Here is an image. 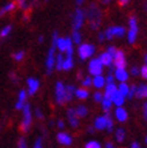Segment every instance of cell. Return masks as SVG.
<instances>
[{
    "label": "cell",
    "mask_w": 147,
    "mask_h": 148,
    "mask_svg": "<svg viewBox=\"0 0 147 148\" xmlns=\"http://www.w3.org/2000/svg\"><path fill=\"white\" fill-rule=\"evenodd\" d=\"M89 71L94 76H100V73L102 71V66H101V63L99 62V59H93V60L91 62Z\"/></svg>",
    "instance_id": "obj_8"
},
{
    "label": "cell",
    "mask_w": 147,
    "mask_h": 148,
    "mask_svg": "<svg viewBox=\"0 0 147 148\" xmlns=\"http://www.w3.org/2000/svg\"><path fill=\"white\" fill-rule=\"evenodd\" d=\"M83 22V12L81 10H76L75 17H74V32H77V29L81 28Z\"/></svg>",
    "instance_id": "obj_10"
},
{
    "label": "cell",
    "mask_w": 147,
    "mask_h": 148,
    "mask_svg": "<svg viewBox=\"0 0 147 148\" xmlns=\"http://www.w3.org/2000/svg\"><path fill=\"white\" fill-rule=\"evenodd\" d=\"M131 148H140V146H139V143H136V142H133V145H131Z\"/></svg>",
    "instance_id": "obj_51"
},
{
    "label": "cell",
    "mask_w": 147,
    "mask_h": 148,
    "mask_svg": "<svg viewBox=\"0 0 147 148\" xmlns=\"http://www.w3.org/2000/svg\"><path fill=\"white\" fill-rule=\"evenodd\" d=\"M83 86L84 87H88V86H91V83H92V79H91V77H87V78H84V81H83Z\"/></svg>",
    "instance_id": "obj_43"
},
{
    "label": "cell",
    "mask_w": 147,
    "mask_h": 148,
    "mask_svg": "<svg viewBox=\"0 0 147 148\" xmlns=\"http://www.w3.org/2000/svg\"><path fill=\"white\" fill-rule=\"evenodd\" d=\"M11 29H12V27H11V25H6V27H4V28L1 29V32H0V36H3V38L7 36V35L10 34Z\"/></svg>",
    "instance_id": "obj_35"
},
{
    "label": "cell",
    "mask_w": 147,
    "mask_h": 148,
    "mask_svg": "<svg viewBox=\"0 0 147 148\" xmlns=\"http://www.w3.org/2000/svg\"><path fill=\"white\" fill-rule=\"evenodd\" d=\"M129 24H130V30H129V34H128V40H129L130 43H133L136 39V33H137V25H136L135 17H130Z\"/></svg>",
    "instance_id": "obj_7"
},
{
    "label": "cell",
    "mask_w": 147,
    "mask_h": 148,
    "mask_svg": "<svg viewBox=\"0 0 147 148\" xmlns=\"http://www.w3.org/2000/svg\"><path fill=\"white\" fill-rule=\"evenodd\" d=\"M135 97H136L137 99L147 98V86H146V84H141V86L139 87V88H136Z\"/></svg>",
    "instance_id": "obj_14"
},
{
    "label": "cell",
    "mask_w": 147,
    "mask_h": 148,
    "mask_svg": "<svg viewBox=\"0 0 147 148\" xmlns=\"http://www.w3.org/2000/svg\"><path fill=\"white\" fill-rule=\"evenodd\" d=\"M68 118H69V122L71 124V127L76 128L78 125V117L76 116V112H75V110L74 108H70L68 111Z\"/></svg>",
    "instance_id": "obj_13"
},
{
    "label": "cell",
    "mask_w": 147,
    "mask_h": 148,
    "mask_svg": "<svg viewBox=\"0 0 147 148\" xmlns=\"http://www.w3.org/2000/svg\"><path fill=\"white\" fill-rule=\"evenodd\" d=\"M112 81H113V76H112V75H109V76L106 77V82H107V84L112 83Z\"/></svg>",
    "instance_id": "obj_48"
},
{
    "label": "cell",
    "mask_w": 147,
    "mask_h": 148,
    "mask_svg": "<svg viewBox=\"0 0 147 148\" xmlns=\"http://www.w3.org/2000/svg\"><path fill=\"white\" fill-rule=\"evenodd\" d=\"M75 94L78 99H86L88 97V90L83 89V88H80V89L75 90Z\"/></svg>",
    "instance_id": "obj_27"
},
{
    "label": "cell",
    "mask_w": 147,
    "mask_h": 148,
    "mask_svg": "<svg viewBox=\"0 0 147 148\" xmlns=\"http://www.w3.org/2000/svg\"><path fill=\"white\" fill-rule=\"evenodd\" d=\"M18 148H27V143H25V140L23 137H21L18 140Z\"/></svg>",
    "instance_id": "obj_40"
},
{
    "label": "cell",
    "mask_w": 147,
    "mask_h": 148,
    "mask_svg": "<svg viewBox=\"0 0 147 148\" xmlns=\"http://www.w3.org/2000/svg\"><path fill=\"white\" fill-rule=\"evenodd\" d=\"M146 142H147V137H146Z\"/></svg>",
    "instance_id": "obj_59"
},
{
    "label": "cell",
    "mask_w": 147,
    "mask_h": 148,
    "mask_svg": "<svg viewBox=\"0 0 147 148\" xmlns=\"http://www.w3.org/2000/svg\"><path fill=\"white\" fill-rule=\"evenodd\" d=\"M56 100L59 105L65 103V86L62 82H57L56 84Z\"/></svg>",
    "instance_id": "obj_5"
},
{
    "label": "cell",
    "mask_w": 147,
    "mask_h": 148,
    "mask_svg": "<svg viewBox=\"0 0 147 148\" xmlns=\"http://www.w3.org/2000/svg\"><path fill=\"white\" fill-rule=\"evenodd\" d=\"M99 62L101 63V65H106V66H111L112 64V57L109 53H102L99 58Z\"/></svg>",
    "instance_id": "obj_16"
},
{
    "label": "cell",
    "mask_w": 147,
    "mask_h": 148,
    "mask_svg": "<svg viewBox=\"0 0 147 148\" xmlns=\"http://www.w3.org/2000/svg\"><path fill=\"white\" fill-rule=\"evenodd\" d=\"M63 62H64V58H63V54L59 53L57 56V59H56V68L57 70H62V66H63Z\"/></svg>",
    "instance_id": "obj_28"
},
{
    "label": "cell",
    "mask_w": 147,
    "mask_h": 148,
    "mask_svg": "<svg viewBox=\"0 0 147 148\" xmlns=\"http://www.w3.org/2000/svg\"><path fill=\"white\" fill-rule=\"evenodd\" d=\"M14 3H7L6 5H4L1 9H0V16H3L4 13H6V12H9V11H11V10H13L14 9Z\"/></svg>",
    "instance_id": "obj_24"
},
{
    "label": "cell",
    "mask_w": 147,
    "mask_h": 148,
    "mask_svg": "<svg viewBox=\"0 0 147 148\" xmlns=\"http://www.w3.org/2000/svg\"><path fill=\"white\" fill-rule=\"evenodd\" d=\"M13 58H14V60H16V62H21L22 59L24 58V52H23V51H19V52H17V53H14Z\"/></svg>",
    "instance_id": "obj_36"
},
{
    "label": "cell",
    "mask_w": 147,
    "mask_h": 148,
    "mask_svg": "<svg viewBox=\"0 0 147 148\" xmlns=\"http://www.w3.org/2000/svg\"><path fill=\"white\" fill-rule=\"evenodd\" d=\"M75 112H76V116L77 117H84L87 114V108L84 106H78L75 110Z\"/></svg>",
    "instance_id": "obj_29"
},
{
    "label": "cell",
    "mask_w": 147,
    "mask_h": 148,
    "mask_svg": "<svg viewBox=\"0 0 147 148\" xmlns=\"http://www.w3.org/2000/svg\"><path fill=\"white\" fill-rule=\"evenodd\" d=\"M74 92H75V88H74V86H67V87H65V102L71 100L72 95H74Z\"/></svg>",
    "instance_id": "obj_21"
},
{
    "label": "cell",
    "mask_w": 147,
    "mask_h": 148,
    "mask_svg": "<svg viewBox=\"0 0 147 148\" xmlns=\"http://www.w3.org/2000/svg\"><path fill=\"white\" fill-rule=\"evenodd\" d=\"M136 88H137L136 86H131V87H130V89H129V92H128V97H129V99L134 97V94H135V92H136Z\"/></svg>",
    "instance_id": "obj_39"
},
{
    "label": "cell",
    "mask_w": 147,
    "mask_h": 148,
    "mask_svg": "<svg viewBox=\"0 0 147 148\" xmlns=\"http://www.w3.org/2000/svg\"><path fill=\"white\" fill-rule=\"evenodd\" d=\"M109 33L112 35V38L116 35V36H122L124 33H126V29H124L123 27H111L107 29Z\"/></svg>",
    "instance_id": "obj_15"
},
{
    "label": "cell",
    "mask_w": 147,
    "mask_h": 148,
    "mask_svg": "<svg viewBox=\"0 0 147 148\" xmlns=\"http://www.w3.org/2000/svg\"><path fill=\"white\" fill-rule=\"evenodd\" d=\"M35 114H36V116H38L39 118H42V117H43V114L41 113V111H40V108H36V110H35Z\"/></svg>",
    "instance_id": "obj_49"
},
{
    "label": "cell",
    "mask_w": 147,
    "mask_h": 148,
    "mask_svg": "<svg viewBox=\"0 0 147 148\" xmlns=\"http://www.w3.org/2000/svg\"><path fill=\"white\" fill-rule=\"evenodd\" d=\"M131 72H133V75H136V73H137V69H136V68H133Z\"/></svg>",
    "instance_id": "obj_53"
},
{
    "label": "cell",
    "mask_w": 147,
    "mask_h": 148,
    "mask_svg": "<svg viewBox=\"0 0 147 148\" xmlns=\"http://www.w3.org/2000/svg\"><path fill=\"white\" fill-rule=\"evenodd\" d=\"M146 62H147V56H146Z\"/></svg>",
    "instance_id": "obj_58"
},
{
    "label": "cell",
    "mask_w": 147,
    "mask_h": 148,
    "mask_svg": "<svg viewBox=\"0 0 147 148\" xmlns=\"http://www.w3.org/2000/svg\"><path fill=\"white\" fill-rule=\"evenodd\" d=\"M127 3H128V1H118V4H120V5H126Z\"/></svg>",
    "instance_id": "obj_55"
},
{
    "label": "cell",
    "mask_w": 147,
    "mask_h": 148,
    "mask_svg": "<svg viewBox=\"0 0 147 148\" xmlns=\"http://www.w3.org/2000/svg\"><path fill=\"white\" fill-rule=\"evenodd\" d=\"M95 128L97 129H104L106 128V119L105 117H98L95 119Z\"/></svg>",
    "instance_id": "obj_22"
},
{
    "label": "cell",
    "mask_w": 147,
    "mask_h": 148,
    "mask_svg": "<svg viewBox=\"0 0 147 148\" xmlns=\"http://www.w3.org/2000/svg\"><path fill=\"white\" fill-rule=\"evenodd\" d=\"M124 136H126V131H124V129H118L116 132V137H117V141L118 142H122L124 140Z\"/></svg>",
    "instance_id": "obj_31"
},
{
    "label": "cell",
    "mask_w": 147,
    "mask_h": 148,
    "mask_svg": "<svg viewBox=\"0 0 147 148\" xmlns=\"http://www.w3.org/2000/svg\"><path fill=\"white\" fill-rule=\"evenodd\" d=\"M144 117H145V119L147 121V101L144 103Z\"/></svg>",
    "instance_id": "obj_47"
},
{
    "label": "cell",
    "mask_w": 147,
    "mask_h": 148,
    "mask_svg": "<svg viewBox=\"0 0 147 148\" xmlns=\"http://www.w3.org/2000/svg\"><path fill=\"white\" fill-rule=\"evenodd\" d=\"M93 84L97 87V88L104 87V84H105V78L102 77V76H95L94 79H93Z\"/></svg>",
    "instance_id": "obj_23"
},
{
    "label": "cell",
    "mask_w": 147,
    "mask_h": 148,
    "mask_svg": "<svg viewBox=\"0 0 147 148\" xmlns=\"http://www.w3.org/2000/svg\"><path fill=\"white\" fill-rule=\"evenodd\" d=\"M86 148H101V147L97 141H91L86 145Z\"/></svg>",
    "instance_id": "obj_37"
},
{
    "label": "cell",
    "mask_w": 147,
    "mask_h": 148,
    "mask_svg": "<svg viewBox=\"0 0 147 148\" xmlns=\"http://www.w3.org/2000/svg\"><path fill=\"white\" fill-rule=\"evenodd\" d=\"M94 99H95V101H100L102 99V95L100 93H95L94 94Z\"/></svg>",
    "instance_id": "obj_45"
},
{
    "label": "cell",
    "mask_w": 147,
    "mask_h": 148,
    "mask_svg": "<svg viewBox=\"0 0 147 148\" xmlns=\"http://www.w3.org/2000/svg\"><path fill=\"white\" fill-rule=\"evenodd\" d=\"M105 119H106V128L109 131H112V127H113V123H112V119H111V116L109 113L105 116Z\"/></svg>",
    "instance_id": "obj_32"
},
{
    "label": "cell",
    "mask_w": 147,
    "mask_h": 148,
    "mask_svg": "<svg viewBox=\"0 0 147 148\" xmlns=\"http://www.w3.org/2000/svg\"><path fill=\"white\" fill-rule=\"evenodd\" d=\"M87 18H88V21H89V24H91L92 29H94V30L99 29L100 23H101V11L95 3L91 4L89 9H88Z\"/></svg>",
    "instance_id": "obj_1"
},
{
    "label": "cell",
    "mask_w": 147,
    "mask_h": 148,
    "mask_svg": "<svg viewBox=\"0 0 147 148\" xmlns=\"http://www.w3.org/2000/svg\"><path fill=\"white\" fill-rule=\"evenodd\" d=\"M23 111V121H22V124H21V128L24 132L29 130L30 128V124H32V112H30V105L29 103H25L22 108Z\"/></svg>",
    "instance_id": "obj_3"
},
{
    "label": "cell",
    "mask_w": 147,
    "mask_h": 148,
    "mask_svg": "<svg viewBox=\"0 0 147 148\" xmlns=\"http://www.w3.org/2000/svg\"><path fill=\"white\" fill-rule=\"evenodd\" d=\"M111 100H113V102L116 103L117 106L120 107V106L122 105V103L124 102V97H123V95H122V94H121L118 90H117V92H116V93L112 95V97H111Z\"/></svg>",
    "instance_id": "obj_19"
},
{
    "label": "cell",
    "mask_w": 147,
    "mask_h": 148,
    "mask_svg": "<svg viewBox=\"0 0 147 148\" xmlns=\"http://www.w3.org/2000/svg\"><path fill=\"white\" fill-rule=\"evenodd\" d=\"M116 51H117L116 47H109V54L113 58V56H115V53H116Z\"/></svg>",
    "instance_id": "obj_44"
},
{
    "label": "cell",
    "mask_w": 147,
    "mask_h": 148,
    "mask_svg": "<svg viewBox=\"0 0 147 148\" xmlns=\"http://www.w3.org/2000/svg\"><path fill=\"white\" fill-rule=\"evenodd\" d=\"M101 101H102V108H104L105 112H107V111L110 110V107H111V99L104 98Z\"/></svg>",
    "instance_id": "obj_30"
},
{
    "label": "cell",
    "mask_w": 147,
    "mask_h": 148,
    "mask_svg": "<svg viewBox=\"0 0 147 148\" xmlns=\"http://www.w3.org/2000/svg\"><path fill=\"white\" fill-rule=\"evenodd\" d=\"M58 127H59V128H64V122H63V121L58 122Z\"/></svg>",
    "instance_id": "obj_50"
},
{
    "label": "cell",
    "mask_w": 147,
    "mask_h": 148,
    "mask_svg": "<svg viewBox=\"0 0 147 148\" xmlns=\"http://www.w3.org/2000/svg\"><path fill=\"white\" fill-rule=\"evenodd\" d=\"M39 41H40V42H42V41H43V38H42V36H40V38H39Z\"/></svg>",
    "instance_id": "obj_57"
},
{
    "label": "cell",
    "mask_w": 147,
    "mask_h": 148,
    "mask_svg": "<svg viewBox=\"0 0 147 148\" xmlns=\"http://www.w3.org/2000/svg\"><path fill=\"white\" fill-rule=\"evenodd\" d=\"M106 148H115V147H113V145L111 142H107L106 143Z\"/></svg>",
    "instance_id": "obj_52"
},
{
    "label": "cell",
    "mask_w": 147,
    "mask_h": 148,
    "mask_svg": "<svg viewBox=\"0 0 147 148\" xmlns=\"http://www.w3.org/2000/svg\"><path fill=\"white\" fill-rule=\"evenodd\" d=\"M25 99H27V92L25 90H21L18 94V100L14 105V108L16 110H22L23 106L25 105Z\"/></svg>",
    "instance_id": "obj_11"
},
{
    "label": "cell",
    "mask_w": 147,
    "mask_h": 148,
    "mask_svg": "<svg viewBox=\"0 0 147 148\" xmlns=\"http://www.w3.org/2000/svg\"><path fill=\"white\" fill-rule=\"evenodd\" d=\"M144 9H145V11L147 12V1H146V3L144 4Z\"/></svg>",
    "instance_id": "obj_56"
},
{
    "label": "cell",
    "mask_w": 147,
    "mask_h": 148,
    "mask_svg": "<svg viewBox=\"0 0 147 148\" xmlns=\"http://www.w3.org/2000/svg\"><path fill=\"white\" fill-rule=\"evenodd\" d=\"M123 97L124 95H128V92H129V87L126 84V83H121L120 84V90H118Z\"/></svg>",
    "instance_id": "obj_33"
},
{
    "label": "cell",
    "mask_w": 147,
    "mask_h": 148,
    "mask_svg": "<svg viewBox=\"0 0 147 148\" xmlns=\"http://www.w3.org/2000/svg\"><path fill=\"white\" fill-rule=\"evenodd\" d=\"M113 64L116 65V68L118 70H124L127 63H126V58H124L123 51H121V49L116 51V53L113 56Z\"/></svg>",
    "instance_id": "obj_4"
},
{
    "label": "cell",
    "mask_w": 147,
    "mask_h": 148,
    "mask_svg": "<svg viewBox=\"0 0 147 148\" xmlns=\"http://www.w3.org/2000/svg\"><path fill=\"white\" fill-rule=\"evenodd\" d=\"M57 40H58V34L57 32L53 34V40H52V46H51L49 51H48V54H47V59H46V66H47V72L49 73L52 68L54 66V63H56V58H54V51H56V43H57Z\"/></svg>",
    "instance_id": "obj_2"
},
{
    "label": "cell",
    "mask_w": 147,
    "mask_h": 148,
    "mask_svg": "<svg viewBox=\"0 0 147 148\" xmlns=\"http://www.w3.org/2000/svg\"><path fill=\"white\" fill-rule=\"evenodd\" d=\"M56 46L59 48L60 52H65V49H67V41H65V39H63V38H58Z\"/></svg>",
    "instance_id": "obj_25"
},
{
    "label": "cell",
    "mask_w": 147,
    "mask_h": 148,
    "mask_svg": "<svg viewBox=\"0 0 147 148\" xmlns=\"http://www.w3.org/2000/svg\"><path fill=\"white\" fill-rule=\"evenodd\" d=\"M116 117H117V119H118L120 122H124L128 118L127 111L124 108H122V107H118L116 110Z\"/></svg>",
    "instance_id": "obj_18"
},
{
    "label": "cell",
    "mask_w": 147,
    "mask_h": 148,
    "mask_svg": "<svg viewBox=\"0 0 147 148\" xmlns=\"http://www.w3.org/2000/svg\"><path fill=\"white\" fill-rule=\"evenodd\" d=\"M57 140H58V142L59 143L65 145V146H70L71 142H72L71 137L68 134H65V132H59V134L57 135Z\"/></svg>",
    "instance_id": "obj_12"
},
{
    "label": "cell",
    "mask_w": 147,
    "mask_h": 148,
    "mask_svg": "<svg viewBox=\"0 0 147 148\" xmlns=\"http://www.w3.org/2000/svg\"><path fill=\"white\" fill-rule=\"evenodd\" d=\"M104 38H105V36H104V34H100V35H99V40H102Z\"/></svg>",
    "instance_id": "obj_54"
},
{
    "label": "cell",
    "mask_w": 147,
    "mask_h": 148,
    "mask_svg": "<svg viewBox=\"0 0 147 148\" xmlns=\"http://www.w3.org/2000/svg\"><path fill=\"white\" fill-rule=\"evenodd\" d=\"M72 68V57H67L64 59V62H63V66H62V69L64 70H69Z\"/></svg>",
    "instance_id": "obj_26"
},
{
    "label": "cell",
    "mask_w": 147,
    "mask_h": 148,
    "mask_svg": "<svg viewBox=\"0 0 147 148\" xmlns=\"http://www.w3.org/2000/svg\"><path fill=\"white\" fill-rule=\"evenodd\" d=\"M93 53H94V46H92V45L83 43V45H81L80 48H78V56H80L81 59L89 58Z\"/></svg>",
    "instance_id": "obj_6"
},
{
    "label": "cell",
    "mask_w": 147,
    "mask_h": 148,
    "mask_svg": "<svg viewBox=\"0 0 147 148\" xmlns=\"http://www.w3.org/2000/svg\"><path fill=\"white\" fill-rule=\"evenodd\" d=\"M18 6L21 7V9H28V5L25 1H19L18 3Z\"/></svg>",
    "instance_id": "obj_46"
},
{
    "label": "cell",
    "mask_w": 147,
    "mask_h": 148,
    "mask_svg": "<svg viewBox=\"0 0 147 148\" xmlns=\"http://www.w3.org/2000/svg\"><path fill=\"white\" fill-rule=\"evenodd\" d=\"M27 84H28V94H30V95H33L38 92L39 86H40L39 81L36 78H32V77L27 79Z\"/></svg>",
    "instance_id": "obj_9"
},
{
    "label": "cell",
    "mask_w": 147,
    "mask_h": 148,
    "mask_svg": "<svg viewBox=\"0 0 147 148\" xmlns=\"http://www.w3.org/2000/svg\"><path fill=\"white\" fill-rule=\"evenodd\" d=\"M34 148H42V141H41V138L36 140V142L34 145Z\"/></svg>",
    "instance_id": "obj_42"
},
{
    "label": "cell",
    "mask_w": 147,
    "mask_h": 148,
    "mask_svg": "<svg viewBox=\"0 0 147 148\" xmlns=\"http://www.w3.org/2000/svg\"><path fill=\"white\" fill-rule=\"evenodd\" d=\"M115 76H116L117 79L122 81V83H124V81H127V79H128V73L124 71V70H118V69H116V71H115Z\"/></svg>",
    "instance_id": "obj_20"
},
{
    "label": "cell",
    "mask_w": 147,
    "mask_h": 148,
    "mask_svg": "<svg viewBox=\"0 0 147 148\" xmlns=\"http://www.w3.org/2000/svg\"><path fill=\"white\" fill-rule=\"evenodd\" d=\"M65 41H67V49H65V52L68 53V57H71L72 54V45H71V39H65Z\"/></svg>",
    "instance_id": "obj_34"
},
{
    "label": "cell",
    "mask_w": 147,
    "mask_h": 148,
    "mask_svg": "<svg viewBox=\"0 0 147 148\" xmlns=\"http://www.w3.org/2000/svg\"><path fill=\"white\" fill-rule=\"evenodd\" d=\"M141 75H142L144 78L147 79V65H144L141 68Z\"/></svg>",
    "instance_id": "obj_41"
},
{
    "label": "cell",
    "mask_w": 147,
    "mask_h": 148,
    "mask_svg": "<svg viewBox=\"0 0 147 148\" xmlns=\"http://www.w3.org/2000/svg\"><path fill=\"white\" fill-rule=\"evenodd\" d=\"M117 92V87L113 84V83H110L106 86V92H105V95L104 98H107V99H111V97Z\"/></svg>",
    "instance_id": "obj_17"
},
{
    "label": "cell",
    "mask_w": 147,
    "mask_h": 148,
    "mask_svg": "<svg viewBox=\"0 0 147 148\" xmlns=\"http://www.w3.org/2000/svg\"><path fill=\"white\" fill-rule=\"evenodd\" d=\"M72 39H74V42H76V43L81 42V36H80V33H78V32H74V34H72Z\"/></svg>",
    "instance_id": "obj_38"
}]
</instances>
